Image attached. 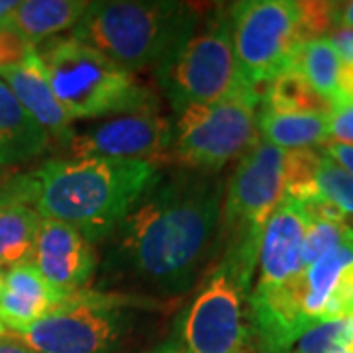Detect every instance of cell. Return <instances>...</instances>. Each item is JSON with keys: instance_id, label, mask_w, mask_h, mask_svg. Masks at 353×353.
Masks as SVG:
<instances>
[{"instance_id": "cell-37", "label": "cell", "mask_w": 353, "mask_h": 353, "mask_svg": "<svg viewBox=\"0 0 353 353\" xmlns=\"http://www.w3.org/2000/svg\"><path fill=\"white\" fill-rule=\"evenodd\" d=\"M2 169H4V167H2V165H0V176H2Z\"/></svg>"}, {"instance_id": "cell-36", "label": "cell", "mask_w": 353, "mask_h": 353, "mask_svg": "<svg viewBox=\"0 0 353 353\" xmlns=\"http://www.w3.org/2000/svg\"><path fill=\"white\" fill-rule=\"evenodd\" d=\"M2 281H4V273H2V269H0V290H2ZM2 334H6V330L2 326V322H0V336Z\"/></svg>"}, {"instance_id": "cell-10", "label": "cell", "mask_w": 353, "mask_h": 353, "mask_svg": "<svg viewBox=\"0 0 353 353\" xmlns=\"http://www.w3.org/2000/svg\"><path fill=\"white\" fill-rule=\"evenodd\" d=\"M250 287L222 257L183 316V345L190 353H259L248 301Z\"/></svg>"}, {"instance_id": "cell-17", "label": "cell", "mask_w": 353, "mask_h": 353, "mask_svg": "<svg viewBox=\"0 0 353 353\" xmlns=\"http://www.w3.org/2000/svg\"><path fill=\"white\" fill-rule=\"evenodd\" d=\"M88 4L83 0H26L18 4L8 30L36 48L41 41L75 28Z\"/></svg>"}, {"instance_id": "cell-14", "label": "cell", "mask_w": 353, "mask_h": 353, "mask_svg": "<svg viewBox=\"0 0 353 353\" xmlns=\"http://www.w3.org/2000/svg\"><path fill=\"white\" fill-rule=\"evenodd\" d=\"M0 79L8 85L14 97L26 108V112L46 130L50 141L53 139L55 143L67 148L75 136L73 120L65 114L55 99L50 83L43 75V67L36 48L28 51V55L20 63L0 67Z\"/></svg>"}, {"instance_id": "cell-34", "label": "cell", "mask_w": 353, "mask_h": 353, "mask_svg": "<svg viewBox=\"0 0 353 353\" xmlns=\"http://www.w3.org/2000/svg\"><path fill=\"white\" fill-rule=\"evenodd\" d=\"M18 4L20 2H16V0H0V30H8Z\"/></svg>"}, {"instance_id": "cell-4", "label": "cell", "mask_w": 353, "mask_h": 353, "mask_svg": "<svg viewBox=\"0 0 353 353\" xmlns=\"http://www.w3.org/2000/svg\"><path fill=\"white\" fill-rule=\"evenodd\" d=\"M36 53L55 99L71 120L157 108L155 94L138 77L73 36L41 41Z\"/></svg>"}, {"instance_id": "cell-27", "label": "cell", "mask_w": 353, "mask_h": 353, "mask_svg": "<svg viewBox=\"0 0 353 353\" xmlns=\"http://www.w3.org/2000/svg\"><path fill=\"white\" fill-rule=\"evenodd\" d=\"M330 120V138L338 143L353 145V101H341L332 106Z\"/></svg>"}, {"instance_id": "cell-13", "label": "cell", "mask_w": 353, "mask_h": 353, "mask_svg": "<svg viewBox=\"0 0 353 353\" xmlns=\"http://www.w3.org/2000/svg\"><path fill=\"white\" fill-rule=\"evenodd\" d=\"M304 230L306 216L303 204L283 199L263 228L257 255L259 277L255 289L281 287L303 277L304 267L301 261V248Z\"/></svg>"}, {"instance_id": "cell-25", "label": "cell", "mask_w": 353, "mask_h": 353, "mask_svg": "<svg viewBox=\"0 0 353 353\" xmlns=\"http://www.w3.org/2000/svg\"><path fill=\"white\" fill-rule=\"evenodd\" d=\"M334 6L336 2H299L303 41L324 38L326 32L334 30Z\"/></svg>"}, {"instance_id": "cell-18", "label": "cell", "mask_w": 353, "mask_h": 353, "mask_svg": "<svg viewBox=\"0 0 353 353\" xmlns=\"http://www.w3.org/2000/svg\"><path fill=\"white\" fill-rule=\"evenodd\" d=\"M39 224L32 204L0 189V269L34 261Z\"/></svg>"}, {"instance_id": "cell-30", "label": "cell", "mask_w": 353, "mask_h": 353, "mask_svg": "<svg viewBox=\"0 0 353 353\" xmlns=\"http://www.w3.org/2000/svg\"><path fill=\"white\" fill-rule=\"evenodd\" d=\"M324 155H328L332 161L340 165L341 169H345L350 175H353V145L347 143H338V141H328Z\"/></svg>"}, {"instance_id": "cell-28", "label": "cell", "mask_w": 353, "mask_h": 353, "mask_svg": "<svg viewBox=\"0 0 353 353\" xmlns=\"http://www.w3.org/2000/svg\"><path fill=\"white\" fill-rule=\"evenodd\" d=\"M34 46L16 36L10 30H0V67L20 63Z\"/></svg>"}, {"instance_id": "cell-24", "label": "cell", "mask_w": 353, "mask_h": 353, "mask_svg": "<svg viewBox=\"0 0 353 353\" xmlns=\"http://www.w3.org/2000/svg\"><path fill=\"white\" fill-rule=\"evenodd\" d=\"M316 189L320 199L332 202L343 214L353 218V175L324 153L316 171Z\"/></svg>"}, {"instance_id": "cell-6", "label": "cell", "mask_w": 353, "mask_h": 353, "mask_svg": "<svg viewBox=\"0 0 353 353\" xmlns=\"http://www.w3.org/2000/svg\"><path fill=\"white\" fill-rule=\"evenodd\" d=\"M155 77L176 114L245 87L234 53L230 8L202 10L192 34L155 67Z\"/></svg>"}, {"instance_id": "cell-29", "label": "cell", "mask_w": 353, "mask_h": 353, "mask_svg": "<svg viewBox=\"0 0 353 353\" xmlns=\"http://www.w3.org/2000/svg\"><path fill=\"white\" fill-rule=\"evenodd\" d=\"M328 39L338 51L341 63H353V28H336L330 32Z\"/></svg>"}, {"instance_id": "cell-7", "label": "cell", "mask_w": 353, "mask_h": 353, "mask_svg": "<svg viewBox=\"0 0 353 353\" xmlns=\"http://www.w3.org/2000/svg\"><path fill=\"white\" fill-rule=\"evenodd\" d=\"M153 306L159 303L134 294L79 290L18 338L36 353H112L134 314Z\"/></svg>"}, {"instance_id": "cell-31", "label": "cell", "mask_w": 353, "mask_h": 353, "mask_svg": "<svg viewBox=\"0 0 353 353\" xmlns=\"http://www.w3.org/2000/svg\"><path fill=\"white\" fill-rule=\"evenodd\" d=\"M340 101H353V63H341L340 79H338ZM336 106V104H334Z\"/></svg>"}, {"instance_id": "cell-32", "label": "cell", "mask_w": 353, "mask_h": 353, "mask_svg": "<svg viewBox=\"0 0 353 353\" xmlns=\"http://www.w3.org/2000/svg\"><path fill=\"white\" fill-rule=\"evenodd\" d=\"M336 28H353V0L336 2V6H334V30Z\"/></svg>"}, {"instance_id": "cell-22", "label": "cell", "mask_w": 353, "mask_h": 353, "mask_svg": "<svg viewBox=\"0 0 353 353\" xmlns=\"http://www.w3.org/2000/svg\"><path fill=\"white\" fill-rule=\"evenodd\" d=\"M322 153L316 150L285 152V199L308 202L320 199L316 189V171Z\"/></svg>"}, {"instance_id": "cell-12", "label": "cell", "mask_w": 353, "mask_h": 353, "mask_svg": "<svg viewBox=\"0 0 353 353\" xmlns=\"http://www.w3.org/2000/svg\"><path fill=\"white\" fill-rule=\"evenodd\" d=\"M39 275L61 299L85 290L94 277L99 257L94 243L77 230L59 220L41 218L34 261Z\"/></svg>"}, {"instance_id": "cell-9", "label": "cell", "mask_w": 353, "mask_h": 353, "mask_svg": "<svg viewBox=\"0 0 353 353\" xmlns=\"http://www.w3.org/2000/svg\"><path fill=\"white\" fill-rule=\"evenodd\" d=\"M232 41L248 87L263 97L267 85L294 67L301 38L299 2L292 0H245L230 8Z\"/></svg>"}, {"instance_id": "cell-11", "label": "cell", "mask_w": 353, "mask_h": 353, "mask_svg": "<svg viewBox=\"0 0 353 353\" xmlns=\"http://www.w3.org/2000/svg\"><path fill=\"white\" fill-rule=\"evenodd\" d=\"M171 122L157 108L112 116L97 126L75 132L69 141L71 157L139 159L161 163L171 148Z\"/></svg>"}, {"instance_id": "cell-8", "label": "cell", "mask_w": 353, "mask_h": 353, "mask_svg": "<svg viewBox=\"0 0 353 353\" xmlns=\"http://www.w3.org/2000/svg\"><path fill=\"white\" fill-rule=\"evenodd\" d=\"M259 106L261 94L248 85L220 101L189 106L179 112L169 153L183 169L216 175L259 139Z\"/></svg>"}, {"instance_id": "cell-16", "label": "cell", "mask_w": 353, "mask_h": 353, "mask_svg": "<svg viewBox=\"0 0 353 353\" xmlns=\"http://www.w3.org/2000/svg\"><path fill=\"white\" fill-rule=\"evenodd\" d=\"M50 136L26 112L8 85L0 79V165H18L50 148Z\"/></svg>"}, {"instance_id": "cell-21", "label": "cell", "mask_w": 353, "mask_h": 353, "mask_svg": "<svg viewBox=\"0 0 353 353\" xmlns=\"http://www.w3.org/2000/svg\"><path fill=\"white\" fill-rule=\"evenodd\" d=\"M294 69L303 73L306 83L322 99H326L332 106L338 104L340 101L338 79H340L341 59L326 36L304 41L296 53Z\"/></svg>"}, {"instance_id": "cell-1", "label": "cell", "mask_w": 353, "mask_h": 353, "mask_svg": "<svg viewBox=\"0 0 353 353\" xmlns=\"http://www.w3.org/2000/svg\"><path fill=\"white\" fill-rule=\"evenodd\" d=\"M224 181L181 169L159 175L104 240L101 289L150 301L196 283L222 224Z\"/></svg>"}, {"instance_id": "cell-19", "label": "cell", "mask_w": 353, "mask_h": 353, "mask_svg": "<svg viewBox=\"0 0 353 353\" xmlns=\"http://www.w3.org/2000/svg\"><path fill=\"white\" fill-rule=\"evenodd\" d=\"M257 130L261 132L263 141L283 152L312 150L330 141V120L326 114H277L259 110Z\"/></svg>"}, {"instance_id": "cell-2", "label": "cell", "mask_w": 353, "mask_h": 353, "mask_svg": "<svg viewBox=\"0 0 353 353\" xmlns=\"http://www.w3.org/2000/svg\"><path fill=\"white\" fill-rule=\"evenodd\" d=\"M159 175V165L139 159H50L30 173L34 208L41 218L65 222L90 243H101Z\"/></svg>"}, {"instance_id": "cell-26", "label": "cell", "mask_w": 353, "mask_h": 353, "mask_svg": "<svg viewBox=\"0 0 353 353\" xmlns=\"http://www.w3.org/2000/svg\"><path fill=\"white\" fill-rule=\"evenodd\" d=\"M345 316H353V261L341 269L340 277L336 279L334 287L330 290L322 320H334Z\"/></svg>"}, {"instance_id": "cell-33", "label": "cell", "mask_w": 353, "mask_h": 353, "mask_svg": "<svg viewBox=\"0 0 353 353\" xmlns=\"http://www.w3.org/2000/svg\"><path fill=\"white\" fill-rule=\"evenodd\" d=\"M0 353H36L30 345H26L16 334H2L0 336Z\"/></svg>"}, {"instance_id": "cell-20", "label": "cell", "mask_w": 353, "mask_h": 353, "mask_svg": "<svg viewBox=\"0 0 353 353\" xmlns=\"http://www.w3.org/2000/svg\"><path fill=\"white\" fill-rule=\"evenodd\" d=\"M261 110L277 114H326L332 112V104L322 99L306 83L303 73L294 67L275 77L261 97Z\"/></svg>"}, {"instance_id": "cell-3", "label": "cell", "mask_w": 353, "mask_h": 353, "mask_svg": "<svg viewBox=\"0 0 353 353\" xmlns=\"http://www.w3.org/2000/svg\"><path fill=\"white\" fill-rule=\"evenodd\" d=\"M201 16V8L175 0L90 2L71 36L134 73L165 61Z\"/></svg>"}, {"instance_id": "cell-5", "label": "cell", "mask_w": 353, "mask_h": 353, "mask_svg": "<svg viewBox=\"0 0 353 353\" xmlns=\"http://www.w3.org/2000/svg\"><path fill=\"white\" fill-rule=\"evenodd\" d=\"M285 199V152L257 139L224 187V259L252 285L263 228Z\"/></svg>"}, {"instance_id": "cell-35", "label": "cell", "mask_w": 353, "mask_h": 353, "mask_svg": "<svg viewBox=\"0 0 353 353\" xmlns=\"http://www.w3.org/2000/svg\"><path fill=\"white\" fill-rule=\"evenodd\" d=\"M152 353H190L183 343H175V341H169V343H165L161 347H157L155 352Z\"/></svg>"}, {"instance_id": "cell-23", "label": "cell", "mask_w": 353, "mask_h": 353, "mask_svg": "<svg viewBox=\"0 0 353 353\" xmlns=\"http://www.w3.org/2000/svg\"><path fill=\"white\" fill-rule=\"evenodd\" d=\"M350 316L322 320L306 328L287 353H336L343 352L350 341Z\"/></svg>"}, {"instance_id": "cell-15", "label": "cell", "mask_w": 353, "mask_h": 353, "mask_svg": "<svg viewBox=\"0 0 353 353\" xmlns=\"http://www.w3.org/2000/svg\"><path fill=\"white\" fill-rule=\"evenodd\" d=\"M63 301L39 275L36 265H16L4 273L0 290V322L6 332L18 336Z\"/></svg>"}]
</instances>
